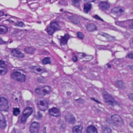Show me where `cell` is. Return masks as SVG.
<instances>
[{
	"label": "cell",
	"mask_w": 133,
	"mask_h": 133,
	"mask_svg": "<svg viewBox=\"0 0 133 133\" xmlns=\"http://www.w3.org/2000/svg\"><path fill=\"white\" fill-rule=\"evenodd\" d=\"M102 94L104 100L106 104L112 106H114L118 104L113 97L104 89L102 90Z\"/></svg>",
	"instance_id": "1"
},
{
	"label": "cell",
	"mask_w": 133,
	"mask_h": 133,
	"mask_svg": "<svg viewBox=\"0 0 133 133\" xmlns=\"http://www.w3.org/2000/svg\"><path fill=\"white\" fill-rule=\"evenodd\" d=\"M51 91V88L48 86H44L37 88L35 89V93L39 96H44L48 94Z\"/></svg>",
	"instance_id": "2"
},
{
	"label": "cell",
	"mask_w": 133,
	"mask_h": 133,
	"mask_svg": "<svg viewBox=\"0 0 133 133\" xmlns=\"http://www.w3.org/2000/svg\"><path fill=\"white\" fill-rule=\"evenodd\" d=\"M11 77L14 80L21 82H24L26 78L25 75L18 71L13 72L11 74Z\"/></svg>",
	"instance_id": "3"
},
{
	"label": "cell",
	"mask_w": 133,
	"mask_h": 133,
	"mask_svg": "<svg viewBox=\"0 0 133 133\" xmlns=\"http://www.w3.org/2000/svg\"><path fill=\"white\" fill-rule=\"evenodd\" d=\"M60 29V27L58 23L56 22H53L51 23L50 26L47 28V32L49 35H52L56 30Z\"/></svg>",
	"instance_id": "4"
},
{
	"label": "cell",
	"mask_w": 133,
	"mask_h": 133,
	"mask_svg": "<svg viewBox=\"0 0 133 133\" xmlns=\"http://www.w3.org/2000/svg\"><path fill=\"white\" fill-rule=\"evenodd\" d=\"M33 112V108L27 107L24 110L21 116V121L22 124H25L28 117L31 115Z\"/></svg>",
	"instance_id": "5"
},
{
	"label": "cell",
	"mask_w": 133,
	"mask_h": 133,
	"mask_svg": "<svg viewBox=\"0 0 133 133\" xmlns=\"http://www.w3.org/2000/svg\"><path fill=\"white\" fill-rule=\"evenodd\" d=\"M9 109L8 100L4 97L0 98V110L8 112Z\"/></svg>",
	"instance_id": "6"
},
{
	"label": "cell",
	"mask_w": 133,
	"mask_h": 133,
	"mask_svg": "<svg viewBox=\"0 0 133 133\" xmlns=\"http://www.w3.org/2000/svg\"><path fill=\"white\" fill-rule=\"evenodd\" d=\"M37 105L38 107L40 110L46 111L48 108V102L46 100L43 98H39L37 100Z\"/></svg>",
	"instance_id": "7"
},
{
	"label": "cell",
	"mask_w": 133,
	"mask_h": 133,
	"mask_svg": "<svg viewBox=\"0 0 133 133\" xmlns=\"http://www.w3.org/2000/svg\"><path fill=\"white\" fill-rule=\"evenodd\" d=\"M30 69L32 72L39 75H41L43 73L46 72V70L45 69L39 65L30 67Z\"/></svg>",
	"instance_id": "8"
},
{
	"label": "cell",
	"mask_w": 133,
	"mask_h": 133,
	"mask_svg": "<svg viewBox=\"0 0 133 133\" xmlns=\"http://www.w3.org/2000/svg\"><path fill=\"white\" fill-rule=\"evenodd\" d=\"M111 119L118 125L122 126L125 125L123 120L119 115L116 114H112L111 116Z\"/></svg>",
	"instance_id": "9"
},
{
	"label": "cell",
	"mask_w": 133,
	"mask_h": 133,
	"mask_svg": "<svg viewBox=\"0 0 133 133\" xmlns=\"http://www.w3.org/2000/svg\"><path fill=\"white\" fill-rule=\"evenodd\" d=\"M40 124L37 122L34 121L31 124L30 126V131L31 133H39Z\"/></svg>",
	"instance_id": "10"
},
{
	"label": "cell",
	"mask_w": 133,
	"mask_h": 133,
	"mask_svg": "<svg viewBox=\"0 0 133 133\" xmlns=\"http://www.w3.org/2000/svg\"><path fill=\"white\" fill-rule=\"evenodd\" d=\"M125 9L120 6L114 7L111 10V13H112L116 14L117 16L122 15L125 13Z\"/></svg>",
	"instance_id": "11"
},
{
	"label": "cell",
	"mask_w": 133,
	"mask_h": 133,
	"mask_svg": "<svg viewBox=\"0 0 133 133\" xmlns=\"http://www.w3.org/2000/svg\"><path fill=\"white\" fill-rule=\"evenodd\" d=\"M65 119L66 121L68 124H73L75 123L76 119L72 114L70 112H66L65 115Z\"/></svg>",
	"instance_id": "12"
},
{
	"label": "cell",
	"mask_w": 133,
	"mask_h": 133,
	"mask_svg": "<svg viewBox=\"0 0 133 133\" xmlns=\"http://www.w3.org/2000/svg\"><path fill=\"white\" fill-rule=\"evenodd\" d=\"M78 54L79 58L85 61H89L93 58V56L92 55H87L83 53H79Z\"/></svg>",
	"instance_id": "13"
},
{
	"label": "cell",
	"mask_w": 133,
	"mask_h": 133,
	"mask_svg": "<svg viewBox=\"0 0 133 133\" xmlns=\"http://www.w3.org/2000/svg\"><path fill=\"white\" fill-rule=\"evenodd\" d=\"M11 54L12 56L18 58H23L25 57L24 54L20 50L13 49L11 51Z\"/></svg>",
	"instance_id": "14"
},
{
	"label": "cell",
	"mask_w": 133,
	"mask_h": 133,
	"mask_svg": "<svg viewBox=\"0 0 133 133\" xmlns=\"http://www.w3.org/2000/svg\"><path fill=\"white\" fill-rule=\"evenodd\" d=\"M49 113L50 115L55 117H59L61 115L59 110L55 107H53L50 109L49 111Z\"/></svg>",
	"instance_id": "15"
},
{
	"label": "cell",
	"mask_w": 133,
	"mask_h": 133,
	"mask_svg": "<svg viewBox=\"0 0 133 133\" xmlns=\"http://www.w3.org/2000/svg\"><path fill=\"white\" fill-rule=\"evenodd\" d=\"M69 38L70 36L68 34H66L64 36H62L60 39V44L62 46L66 45L67 43Z\"/></svg>",
	"instance_id": "16"
},
{
	"label": "cell",
	"mask_w": 133,
	"mask_h": 133,
	"mask_svg": "<svg viewBox=\"0 0 133 133\" xmlns=\"http://www.w3.org/2000/svg\"><path fill=\"white\" fill-rule=\"evenodd\" d=\"M6 121L5 118L0 112V128L2 129H4L6 128Z\"/></svg>",
	"instance_id": "17"
},
{
	"label": "cell",
	"mask_w": 133,
	"mask_h": 133,
	"mask_svg": "<svg viewBox=\"0 0 133 133\" xmlns=\"http://www.w3.org/2000/svg\"><path fill=\"white\" fill-rule=\"evenodd\" d=\"M99 6L101 10L104 11L107 10L110 7V6L108 3L104 1L100 2Z\"/></svg>",
	"instance_id": "18"
},
{
	"label": "cell",
	"mask_w": 133,
	"mask_h": 133,
	"mask_svg": "<svg viewBox=\"0 0 133 133\" xmlns=\"http://www.w3.org/2000/svg\"><path fill=\"white\" fill-rule=\"evenodd\" d=\"M115 84L118 88L122 90H124L126 88V85L124 82L121 80H118L115 82Z\"/></svg>",
	"instance_id": "19"
},
{
	"label": "cell",
	"mask_w": 133,
	"mask_h": 133,
	"mask_svg": "<svg viewBox=\"0 0 133 133\" xmlns=\"http://www.w3.org/2000/svg\"><path fill=\"white\" fill-rule=\"evenodd\" d=\"M99 35L102 36L103 37H105L106 39H107V40H108V41H114L115 40V38L114 37L109 35V34H107L106 33H104V32H99Z\"/></svg>",
	"instance_id": "20"
},
{
	"label": "cell",
	"mask_w": 133,
	"mask_h": 133,
	"mask_svg": "<svg viewBox=\"0 0 133 133\" xmlns=\"http://www.w3.org/2000/svg\"><path fill=\"white\" fill-rule=\"evenodd\" d=\"M83 127L81 125H77L72 128L73 133H82Z\"/></svg>",
	"instance_id": "21"
},
{
	"label": "cell",
	"mask_w": 133,
	"mask_h": 133,
	"mask_svg": "<svg viewBox=\"0 0 133 133\" xmlns=\"http://www.w3.org/2000/svg\"><path fill=\"white\" fill-rule=\"evenodd\" d=\"M87 133H98L97 129L93 125L89 126L87 129Z\"/></svg>",
	"instance_id": "22"
},
{
	"label": "cell",
	"mask_w": 133,
	"mask_h": 133,
	"mask_svg": "<svg viewBox=\"0 0 133 133\" xmlns=\"http://www.w3.org/2000/svg\"><path fill=\"white\" fill-rule=\"evenodd\" d=\"M87 30L89 32L95 31L97 30V28L93 24H88L87 26Z\"/></svg>",
	"instance_id": "23"
},
{
	"label": "cell",
	"mask_w": 133,
	"mask_h": 133,
	"mask_svg": "<svg viewBox=\"0 0 133 133\" xmlns=\"http://www.w3.org/2000/svg\"><path fill=\"white\" fill-rule=\"evenodd\" d=\"M91 7L92 4L91 3L88 2L85 3L84 6L83 11L84 13H88L91 9Z\"/></svg>",
	"instance_id": "24"
},
{
	"label": "cell",
	"mask_w": 133,
	"mask_h": 133,
	"mask_svg": "<svg viewBox=\"0 0 133 133\" xmlns=\"http://www.w3.org/2000/svg\"><path fill=\"white\" fill-rule=\"evenodd\" d=\"M102 130L103 133H111L112 132L111 128L107 125H103L102 127Z\"/></svg>",
	"instance_id": "25"
},
{
	"label": "cell",
	"mask_w": 133,
	"mask_h": 133,
	"mask_svg": "<svg viewBox=\"0 0 133 133\" xmlns=\"http://www.w3.org/2000/svg\"><path fill=\"white\" fill-rule=\"evenodd\" d=\"M24 51L28 54H33L35 51V49L32 47H27L25 48Z\"/></svg>",
	"instance_id": "26"
},
{
	"label": "cell",
	"mask_w": 133,
	"mask_h": 133,
	"mask_svg": "<svg viewBox=\"0 0 133 133\" xmlns=\"http://www.w3.org/2000/svg\"><path fill=\"white\" fill-rule=\"evenodd\" d=\"M7 68L4 65L0 66V75H5L7 73Z\"/></svg>",
	"instance_id": "27"
},
{
	"label": "cell",
	"mask_w": 133,
	"mask_h": 133,
	"mask_svg": "<svg viewBox=\"0 0 133 133\" xmlns=\"http://www.w3.org/2000/svg\"><path fill=\"white\" fill-rule=\"evenodd\" d=\"M8 30L7 27L2 25L0 26V34H5L8 32Z\"/></svg>",
	"instance_id": "28"
},
{
	"label": "cell",
	"mask_w": 133,
	"mask_h": 133,
	"mask_svg": "<svg viewBox=\"0 0 133 133\" xmlns=\"http://www.w3.org/2000/svg\"><path fill=\"white\" fill-rule=\"evenodd\" d=\"M68 18L71 22L73 23L74 24H76L77 25H79V24H80V21L76 19L75 17L73 16H69L68 17Z\"/></svg>",
	"instance_id": "29"
},
{
	"label": "cell",
	"mask_w": 133,
	"mask_h": 133,
	"mask_svg": "<svg viewBox=\"0 0 133 133\" xmlns=\"http://www.w3.org/2000/svg\"><path fill=\"white\" fill-rule=\"evenodd\" d=\"M42 63L43 65H46L47 64H50L51 63L50 58L49 57H46L43 59Z\"/></svg>",
	"instance_id": "30"
},
{
	"label": "cell",
	"mask_w": 133,
	"mask_h": 133,
	"mask_svg": "<svg viewBox=\"0 0 133 133\" xmlns=\"http://www.w3.org/2000/svg\"><path fill=\"white\" fill-rule=\"evenodd\" d=\"M20 110L19 108H14L13 110V114L15 116H17L20 114Z\"/></svg>",
	"instance_id": "31"
},
{
	"label": "cell",
	"mask_w": 133,
	"mask_h": 133,
	"mask_svg": "<svg viewBox=\"0 0 133 133\" xmlns=\"http://www.w3.org/2000/svg\"><path fill=\"white\" fill-rule=\"evenodd\" d=\"M77 35L78 38L82 39V40H83L84 38V37H85V36L84 35L83 33L81 32H77Z\"/></svg>",
	"instance_id": "32"
},
{
	"label": "cell",
	"mask_w": 133,
	"mask_h": 133,
	"mask_svg": "<svg viewBox=\"0 0 133 133\" xmlns=\"http://www.w3.org/2000/svg\"><path fill=\"white\" fill-rule=\"evenodd\" d=\"M72 2L73 5L76 7H78L80 6V0H72Z\"/></svg>",
	"instance_id": "33"
},
{
	"label": "cell",
	"mask_w": 133,
	"mask_h": 133,
	"mask_svg": "<svg viewBox=\"0 0 133 133\" xmlns=\"http://www.w3.org/2000/svg\"><path fill=\"white\" fill-rule=\"evenodd\" d=\"M15 26L18 27H23L25 26V25L22 22H17L15 24Z\"/></svg>",
	"instance_id": "34"
},
{
	"label": "cell",
	"mask_w": 133,
	"mask_h": 133,
	"mask_svg": "<svg viewBox=\"0 0 133 133\" xmlns=\"http://www.w3.org/2000/svg\"><path fill=\"white\" fill-rule=\"evenodd\" d=\"M37 80L38 82L40 83H43V81H45V79L44 77H39L37 78Z\"/></svg>",
	"instance_id": "35"
},
{
	"label": "cell",
	"mask_w": 133,
	"mask_h": 133,
	"mask_svg": "<svg viewBox=\"0 0 133 133\" xmlns=\"http://www.w3.org/2000/svg\"><path fill=\"white\" fill-rule=\"evenodd\" d=\"M72 59L74 62H77L78 61V58L77 56H76V55H75L72 57Z\"/></svg>",
	"instance_id": "36"
},
{
	"label": "cell",
	"mask_w": 133,
	"mask_h": 133,
	"mask_svg": "<svg viewBox=\"0 0 133 133\" xmlns=\"http://www.w3.org/2000/svg\"><path fill=\"white\" fill-rule=\"evenodd\" d=\"M93 18H95V19H97V20H100V21H103L102 19V18H100L98 15H94V16H93Z\"/></svg>",
	"instance_id": "37"
},
{
	"label": "cell",
	"mask_w": 133,
	"mask_h": 133,
	"mask_svg": "<svg viewBox=\"0 0 133 133\" xmlns=\"http://www.w3.org/2000/svg\"><path fill=\"white\" fill-rule=\"evenodd\" d=\"M128 97L130 100H133V93H130L128 94Z\"/></svg>",
	"instance_id": "38"
},
{
	"label": "cell",
	"mask_w": 133,
	"mask_h": 133,
	"mask_svg": "<svg viewBox=\"0 0 133 133\" xmlns=\"http://www.w3.org/2000/svg\"><path fill=\"white\" fill-rule=\"evenodd\" d=\"M127 57L130 59H133V53H130L128 54L127 55Z\"/></svg>",
	"instance_id": "39"
},
{
	"label": "cell",
	"mask_w": 133,
	"mask_h": 133,
	"mask_svg": "<svg viewBox=\"0 0 133 133\" xmlns=\"http://www.w3.org/2000/svg\"><path fill=\"white\" fill-rule=\"evenodd\" d=\"M6 42L5 41H4L2 40L1 38H0V45H2V44H4V43H6Z\"/></svg>",
	"instance_id": "40"
},
{
	"label": "cell",
	"mask_w": 133,
	"mask_h": 133,
	"mask_svg": "<svg viewBox=\"0 0 133 133\" xmlns=\"http://www.w3.org/2000/svg\"><path fill=\"white\" fill-rule=\"evenodd\" d=\"M128 68L130 69L133 71V65H129L128 66Z\"/></svg>",
	"instance_id": "41"
},
{
	"label": "cell",
	"mask_w": 133,
	"mask_h": 133,
	"mask_svg": "<svg viewBox=\"0 0 133 133\" xmlns=\"http://www.w3.org/2000/svg\"><path fill=\"white\" fill-rule=\"evenodd\" d=\"M3 65H5V62L2 60H0V66Z\"/></svg>",
	"instance_id": "42"
},
{
	"label": "cell",
	"mask_w": 133,
	"mask_h": 133,
	"mask_svg": "<svg viewBox=\"0 0 133 133\" xmlns=\"http://www.w3.org/2000/svg\"><path fill=\"white\" fill-rule=\"evenodd\" d=\"M91 99H92L93 100L95 101V102H96L97 103H99V104H100V102L99 101H98L97 100H96V99H95V98H91Z\"/></svg>",
	"instance_id": "43"
},
{
	"label": "cell",
	"mask_w": 133,
	"mask_h": 133,
	"mask_svg": "<svg viewBox=\"0 0 133 133\" xmlns=\"http://www.w3.org/2000/svg\"><path fill=\"white\" fill-rule=\"evenodd\" d=\"M4 13L3 12L0 11V17H1V16H4Z\"/></svg>",
	"instance_id": "44"
},
{
	"label": "cell",
	"mask_w": 133,
	"mask_h": 133,
	"mask_svg": "<svg viewBox=\"0 0 133 133\" xmlns=\"http://www.w3.org/2000/svg\"><path fill=\"white\" fill-rule=\"evenodd\" d=\"M129 28L130 29L133 30V23L129 26Z\"/></svg>",
	"instance_id": "45"
},
{
	"label": "cell",
	"mask_w": 133,
	"mask_h": 133,
	"mask_svg": "<svg viewBox=\"0 0 133 133\" xmlns=\"http://www.w3.org/2000/svg\"><path fill=\"white\" fill-rule=\"evenodd\" d=\"M130 126L133 128V121L129 123Z\"/></svg>",
	"instance_id": "46"
},
{
	"label": "cell",
	"mask_w": 133,
	"mask_h": 133,
	"mask_svg": "<svg viewBox=\"0 0 133 133\" xmlns=\"http://www.w3.org/2000/svg\"><path fill=\"white\" fill-rule=\"evenodd\" d=\"M107 65L108 66V67H109V68H111V66L109 64H107Z\"/></svg>",
	"instance_id": "47"
},
{
	"label": "cell",
	"mask_w": 133,
	"mask_h": 133,
	"mask_svg": "<svg viewBox=\"0 0 133 133\" xmlns=\"http://www.w3.org/2000/svg\"><path fill=\"white\" fill-rule=\"evenodd\" d=\"M0 20H1V19H0Z\"/></svg>",
	"instance_id": "48"
},
{
	"label": "cell",
	"mask_w": 133,
	"mask_h": 133,
	"mask_svg": "<svg viewBox=\"0 0 133 133\" xmlns=\"http://www.w3.org/2000/svg\"><path fill=\"white\" fill-rule=\"evenodd\" d=\"M132 42H133V41H132Z\"/></svg>",
	"instance_id": "49"
}]
</instances>
